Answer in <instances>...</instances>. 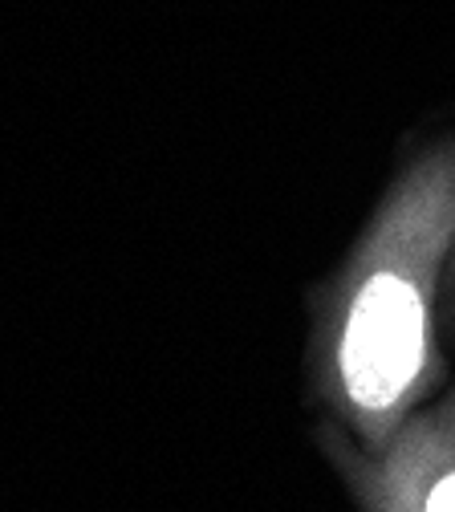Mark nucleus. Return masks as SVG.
Returning <instances> with one entry per match:
<instances>
[{"mask_svg":"<svg viewBox=\"0 0 455 512\" xmlns=\"http://www.w3.org/2000/svg\"><path fill=\"white\" fill-rule=\"evenodd\" d=\"M455 261V139L415 155L313 289L309 387L334 427L378 447L443 382L439 297Z\"/></svg>","mask_w":455,"mask_h":512,"instance_id":"1","label":"nucleus"},{"mask_svg":"<svg viewBox=\"0 0 455 512\" xmlns=\"http://www.w3.org/2000/svg\"><path fill=\"white\" fill-rule=\"evenodd\" d=\"M451 289H455V261H451Z\"/></svg>","mask_w":455,"mask_h":512,"instance_id":"3","label":"nucleus"},{"mask_svg":"<svg viewBox=\"0 0 455 512\" xmlns=\"http://www.w3.org/2000/svg\"><path fill=\"white\" fill-rule=\"evenodd\" d=\"M358 512H455V387L399 423L378 447L325 423L317 431Z\"/></svg>","mask_w":455,"mask_h":512,"instance_id":"2","label":"nucleus"}]
</instances>
